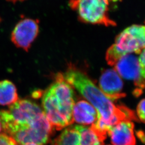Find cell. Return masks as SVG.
Wrapping results in <instances>:
<instances>
[{"mask_svg": "<svg viewBox=\"0 0 145 145\" xmlns=\"http://www.w3.org/2000/svg\"><path fill=\"white\" fill-rule=\"evenodd\" d=\"M0 122L5 134L19 145H45L54 130L41 108L28 99L18 100L8 110L0 111Z\"/></svg>", "mask_w": 145, "mask_h": 145, "instance_id": "1", "label": "cell"}, {"mask_svg": "<svg viewBox=\"0 0 145 145\" xmlns=\"http://www.w3.org/2000/svg\"><path fill=\"white\" fill-rule=\"evenodd\" d=\"M63 75L97 111V119L90 127L103 141L109 131L119 123L139 121L132 110L124 105H114L86 74L76 68L70 66Z\"/></svg>", "mask_w": 145, "mask_h": 145, "instance_id": "2", "label": "cell"}, {"mask_svg": "<svg viewBox=\"0 0 145 145\" xmlns=\"http://www.w3.org/2000/svg\"><path fill=\"white\" fill-rule=\"evenodd\" d=\"M42 103V111L54 130H62L74 123V92L63 74H56L54 82L43 94Z\"/></svg>", "mask_w": 145, "mask_h": 145, "instance_id": "3", "label": "cell"}, {"mask_svg": "<svg viewBox=\"0 0 145 145\" xmlns=\"http://www.w3.org/2000/svg\"><path fill=\"white\" fill-rule=\"evenodd\" d=\"M145 48V25H132L126 28L108 50L105 59L114 66L120 58L133 53H140Z\"/></svg>", "mask_w": 145, "mask_h": 145, "instance_id": "4", "label": "cell"}, {"mask_svg": "<svg viewBox=\"0 0 145 145\" xmlns=\"http://www.w3.org/2000/svg\"><path fill=\"white\" fill-rule=\"evenodd\" d=\"M119 0H71L69 5L78 14L79 20L84 23L114 26L116 23L109 17L111 2Z\"/></svg>", "mask_w": 145, "mask_h": 145, "instance_id": "5", "label": "cell"}, {"mask_svg": "<svg viewBox=\"0 0 145 145\" xmlns=\"http://www.w3.org/2000/svg\"><path fill=\"white\" fill-rule=\"evenodd\" d=\"M39 32V21L25 18L19 21L11 32V40L17 48L28 52Z\"/></svg>", "mask_w": 145, "mask_h": 145, "instance_id": "6", "label": "cell"}, {"mask_svg": "<svg viewBox=\"0 0 145 145\" xmlns=\"http://www.w3.org/2000/svg\"><path fill=\"white\" fill-rule=\"evenodd\" d=\"M114 70L120 77L133 81L136 88L133 91L138 97L141 93L140 91V66L138 57L132 54L125 55L120 58L114 66Z\"/></svg>", "mask_w": 145, "mask_h": 145, "instance_id": "7", "label": "cell"}, {"mask_svg": "<svg viewBox=\"0 0 145 145\" xmlns=\"http://www.w3.org/2000/svg\"><path fill=\"white\" fill-rule=\"evenodd\" d=\"M99 89L112 101L126 96L123 92V82L114 69H107L102 72L99 82Z\"/></svg>", "mask_w": 145, "mask_h": 145, "instance_id": "8", "label": "cell"}, {"mask_svg": "<svg viewBox=\"0 0 145 145\" xmlns=\"http://www.w3.org/2000/svg\"><path fill=\"white\" fill-rule=\"evenodd\" d=\"M134 127L132 121H121L114 126L108 132L113 145H136Z\"/></svg>", "mask_w": 145, "mask_h": 145, "instance_id": "9", "label": "cell"}, {"mask_svg": "<svg viewBox=\"0 0 145 145\" xmlns=\"http://www.w3.org/2000/svg\"><path fill=\"white\" fill-rule=\"evenodd\" d=\"M72 118L74 122L83 126L92 125L97 119V112L88 102L80 101L74 105Z\"/></svg>", "mask_w": 145, "mask_h": 145, "instance_id": "10", "label": "cell"}, {"mask_svg": "<svg viewBox=\"0 0 145 145\" xmlns=\"http://www.w3.org/2000/svg\"><path fill=\"white\" fill-rule=\"evenodd\" d=\"M18 101L17 89L11 81L5 80L0 81V105H12Z\"/></svg>", "mask_w": 145, "mask_h": 145, "instance_id": "11", "label": "cell"}, {"mask_svg": "<svg viewBox=\"0 0 145 145\" xmlns=\"http://www.w3.org/2000/svg\"><path fill=\"white\" fill-rule=\"evenodd\" d=\"M51 145H80V133L76 126H69L53 141Z\"/></svg>", "mask_w": 145, "mask_h": 145, "instance_id": "12", "label": "cell"}, {"mask_svg": "<svg viewBox=\"0 0 145 145\" xmlns=\"http://www.w3.org/2000/svg\"><path fill=\"white\" fill-rule=\"evenodd\" d=\"M80 133V145H103L101 140L91 127L76 125Z\"/></svg>", "mask_w": 145, "mask_h": 145, "instance_id": "13", "label": "cell"}, {"mask_svg": "<svg viewBox=\"0 0 145 145\" xmlns=\"http://www.w3.org/2000/svg\"><path fill=\"white\" fill-rule=\"evenodd\" d=\"M140 66V91L142 93L145 89V48L140 53L138 57Z\"/></svg>", "mask_w": 145, "mask_h": 145, "instance_id": "14", "label": "cell"}, {"mask_svg": "<svg viewBox=\"0 0 145 145\" xmlns=\"http://www.w3.org/2000/svg\"><path fill=\"white\" fill-rule=\"evenodd\" d=\"M137 114L140 121L145 124V99H142L137 108Z\"/></svg>", "mask_w": 145, "mask_h": 145, "instance_id": "15", "label": "cell"}, {"mask_svg": "<svg viewBox=\"0 0 145 145\" xmlns=\"http://www.w3.org/2000/svg\"><path fill=\"white\" fill-rule=\"evenodd\" d=\"M0 145H18L15 141L5 133L0 135Z\"/></svg>", "mask_w": 145, "mask_h": 145, "instance_id": "16", "label": "cell"}, {"mask_svg": "<svg viewBox=\"0 0 145 145\" xmlns=\"http://www.w3.org/2000/svg\"><path fill=\"white\" fill-rule=\"evenodd\" d=\"M137 136L139 140L145 145V133L142 130H139L136 132Z\"/></svg>", "mask_w": 145, "mask_h": 145, "instance_id": "17", "label": "cell"}, {"mask_svg": "<svg viewBox=\"0 0 145 145\" xmlns=\"http://www.w3.org/2000/svg\"><path fill=\"white\" fill-rule=\"evenodd\" d=\"M6 1L11 2V3H16L19 2H23L26 0H6Z\"/></svg>", "mask_w": 145, "mask_h": 145, "instance_id": "18", "label": "cell"}, {"mask_svg": "<svg viewBox=\"0 0 145 145\" xmlns=\"http://www.w3.org/2000/svg\"><path fill=\"white\" fill-rule=\"evenodd\" d=\"M22 145H38L36 144H33V143H29V144H23Z\"/></svg>", "mask_w": 145, "mask_h": 145, "instance_id": "19", "label": "cell"}, {"mask_svg": "<svg viewBox=\"0 0 145 145\" xmlns=\"http://www.w3.org/2000/svg\"><path fill=\"white\" fill-rule=\"evenodd\" d=\"M2 130V125H1V122H0V135H1V132Z\"/></svg>", "mask_w": 145, "mask_h": 145, "instance_id": "20", "label": "cell"}]
</instances>
